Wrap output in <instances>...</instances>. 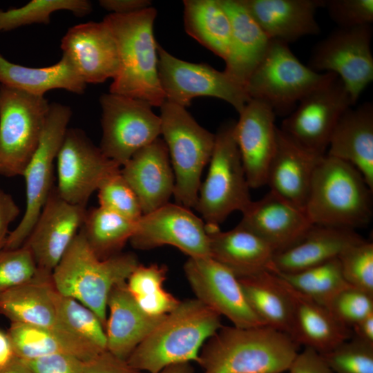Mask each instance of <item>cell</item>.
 <instances>
[{"mask_svg": "<svg viewBox=\"0 0 373 373\" xmlns=\"http://www.w3.org/2000/svg\"><path fill=\"white\" fill-rule=\"evenodd\" d=\"M156 15V10L149 7L127 15L111 13L103 21L115 38L119 59L109 93L160 107L166 98L157 70V44L153 34Z\"/></svg>", "mask_w": 373, "mask_h": 373, "instance_id": "obj_2", "label": "cell"}, {"mask_svg": "<svg viewBox=\"0 0 373 373\" xmlns=\"http://www.w3.org/2000/svg\"><path fill=\"white\" fill-rule=\"evenodd\" d=\"M50 103L0 84V175H22L41 138Z\"/></svg>", "mask_w": 373, "mask_h": 373, "instance_id": "obj_9", "label": "cell"}, {"mask_svg": "<svg viewBox=\"0 0 373 373\" xmlns=\"http://www.w3.org/2000/svg\"><path fill=\"white\" fill-rule=\"evenodd\" d=\"M299 345L269 326H224L201 348L198 364L203 373H283Z\"/></svg>", "mask_w": 373, "mask_h": 373, "instance_id": "obj_1", "label": "cell"}, {"mask_svg": "<svg viewBox=\"0 0 373 373\" xmlns=\"http://www.w3.org/2000/svg\"><path fill=\"white\" fill-rule=\"evenodd\" d=\"M325 6L339 28L371 25L373 21V0H329Z\"/></svg>", "mask_w": 373, "mask_h": 373, "instance_id": "obj_46", "label": "cell"}, {"mask_svg": "<svg viewBox=\"0 0 373 373\" xmlns=\"http://www.w3.org/2000/svg\"><path fill=\"white\" fill-rule=\"evenodd\" d=\"M140 264L131 253H119L99 259L87 243L81 231L52 272L57 291L80 302L99 317L104 327L107 302L111 290L126 282Z\"/></svg>", "mask_w": 373, "mask_h": 373, "instance_id": "obj_4", "label": "cell"}, {"mask_svg": "<svg viewBox=\"0 0 373 373\" xmlns=\"http://www.w3.org/2000/svg\"><path fill=\"white\" fill-rule=\"evenodd\" d=\"M191 363H180L169 365L157 373H193Z\"/></svg>", "mask_w": 373, "mask_h": 373, "instance_id": "obj_55", "label": "cell"}, {"mask_svg": "<svg viewBox=\"0 0 373 373\" xmlns=\"http://www.w3.org/2000/svg\"><path fill=\"white\" fill-rule=\"evenodd\" d=\"M323 156L303 148L277 127L266 185L288 202L305 210L313 175Z\"/></svg>", "mask_w": 373, "mask_h": 373, "instance_id": "obj_23", "label": "cell"}, {"mask_svg": "<svg viewBox=\"0 0 373 373\" xmlns=\"http://www.w3.org/2000/svg\"><path fill=\"white\" fill-rule=\"evenodd\" d=\"M231 25L229 52L224 71L242 86L262 59L271 39L240 0H219Z\"/></svg>", "mask_w": 373, "mask_h": 373, "instance_id": "obj_28", "label": "cell"}, {"mask_svg": "<svg viewBox=\"0 0 373 373\" xmlns=\"http://www.w3.org/2000/svg\"><path fill=\"white\" fill-rule=\"evenodd\" d=\"M338 258L346 282L373 295V243L365 240L353 245Z\"/></svg>", "mask_w": 373, "mask_h": 373, "instance_id": "obj_41", "label": "cell"}, {"mask_svg": "<svg viewBox=\"0 0 373 373\" xmlns=\"http://www.w3.org/2000/svg\"><path fill=\"white\" fill-rule=\"evenodd\" d=\"M326 155L354 166L373 191V105L348 108L331 135Z\"/></svg>", "mask_w": 373, "mask_h": 373, "instance_id": "obj_27", "label": "cell"}, {"mask_svg": "<svg viewBox=\"0 0 373 373\" xmlns=\"http://www.w3.org/2000/svg\"><path fill=\"white\" fill-rule=\"evenodd\" d=\"M364 240L354 229L313 224L299 242L274 254L270 272L303 271L337 258L346 249Z\"/></svg>", "mask_w": 373, "mask_h": 373, "instance_id": "obj_26", "label": "cell"}, {"mask_svg": "<svg viewBox=\"0 0 373 373\" xmlns=\"http://www.w3.org/2000/svg\"><path fill=\"white\" fill-rule=\"evenodd\" d=\"M7 334L15 355L25 361L66 354L87 361L104 352L57 324L48 327L11 323Z\"/></svg>", "mask_w": 373, "mask_h": 373, "instance_id": "obj_32", "label": "cell"}, {"mask_svg": "<svg viewBox=\"0 0 373 373\" xmlns=\"http://www.w3.org/2000/svg\"><path fill=\"white\" fill-rule=\"evenodd\" d=\"M352 336L373 345V313L352 327Z\"/></svg>", "mask_w": 373, "mask_h": 373, "instance_id": "obj_52", "label": "cell"}, {"mask_svg": "<svg viewBox=\"0 0 373 373\" xmlns=\"http://www.w3.org/2000/svg\"><path fill=\"white\" fill-rule=\"evenodd\" d=\"M57 324L101 351L106 350L105 327L90 309L57 291Z\"/></svg>", "mask_w": 373, "mask_h": 373, "instance_id": "obj_39", "label": "cell"}, {"mask_svg": "<svg viewBox=\"0 0 373 373\" xmlns=\"http://www.w3.org/2000/svg\"><path fill=\"white\" fill-rule=\"evenodd\" d=\"M99 102L102 134L99 147L120 167L161 135L160 117L147 102L111 93L103 94Z\"/></svg>", "mask_w": 373, "mask_h": 373, "instance_id": "obj_11", "label": "cell"}, {"mask_svg": "<svg viewBox=\"0 0 373 373\" xmlns=\"http://www.w3.org/2000/svg\"><path fill=\"white\" fill-rule=\"evenodd\" d=\"M19 213L20 209L12 196L0 189V251L4 248L9 226Z\"/></svg>", "mask_w": 373, "mask_h": 373, "instance_id": "obj_50", "label": "cell"}, {"mask_svg": "<svg viewBox=\"0 0 373 373\" xmlns=\"http://www.w3.org/2000/svg\"><path fill=\"white\" fill-rule=\"evenodd\" d=\"M184 271L195 298L233 326L265 325L248 304L238 278L211 257L189 258Z\"/></svg>", "mask_w": 373, "mask_h": 373, "instance_id": "obj_17", "label": "cell"}, {"mask_svg": "<svg viewBox=\"0 0 373 373\" xmlns=\"http://www.w3.org/2000/svg\"><path fill=\"white\" fill-rule=\"evenodd\" d=\"M222 326L221 316L198 299L180 301L135 348L127 362L147 373H157L175 363H198L202 347Z\"/></svg>", "mask_w": 373, "mask_h": 373, "instance_id": "obj_3", "label": "cell"}, {"mask_svg": "<svg viewBox=\"0 0 373 373\" xmlns=\"http://www.w3.org/2000/svg\"><path fill=\"white\" fill-rule=\"evenodd\" d=\"M121 174L135 193L143 215L169 203L173 195L174 173L160 137L137 151L121 167Z\"/></svg>", "mask_w": 373, "mask_h": 373, "instance_id": "obj_22", "label": "cell"}, {"mask_svg": "<svg viewBox=\"0 0 373 373\" xmlns=\"http://www.w3.org/2000/svg\"><path fill=\"white\" fill-rule=\"evenodd\" d=\"M235 122H225L215 134L208 173L200 184L194 208L201 215L207 231L220 229L231 213L242 212L252 201L234 137Z\"/></svg>", "mask_w": 373, "mask_h": 373, "instance_id": "obj_6", "label": "cell"}, {"mask_svg": "<svg viewBox=\"0 0 373 373\" xmlns=\"http://www.w3.org/2000/svg\"><path fill=\"white\" fill-rule=\"evenodd\" d=\"M238 279L246 300L256 315L265 325L291 337L293 307L282 279L268 271Z\"/></svg>", "mask_w": 373, "mask_h": 373, "instance_id": "obj_34", "label": "cell"}, {"mask_svg": "<svg viewBox=\"0 0 373 373\" xmlns=\"http://www.w3.org/2000/svg\"><path fill=\"white\" fill-rule=\"evenodd\" d=\"M353 105L337 77L303 97L280 129L303 148L325 155L338 119Z\"/></svg>", "mask_w": 373, "mask_h": 373, "instance_id": "obj_15", "label": "cell"}, {"mask_svg": "<svg viewBox=\"0 0 373 373\" xmlns=\"http://www.w3.org/2000/svg\"><path fill=\"white\" fill-rule=\"evenodd\" d=\"M51 274L38 269L30 280L0 293V315L11 323L55 326L57 290Z\"/></svg>", "mask_w": 373, "mask_h": 373, "instance_id": "obj_31", "label": "cell"}, {"mask_svg": "<svg viewBox=\"0 0 373 373\" xmlns=\"http://www.w3.org/2000/svg\"><path fill=\"white\" fill-rule=\"evenodd\" d=\"M372 191L354 166L325 154L315 169L305 211L312 224L354 230L372 219Z\"/></svg>", "mask_w": 373, "mask_h": 373, "instance_id": "obj_5", "label": "cell"}, {"mask_svg": "<svg viewBox=\"0 0 373 373\" xmlns=\"http://www.w3.org/2000/svg\"><path fill=\"white\" fill-rule=\"evenodd\" d=\"M287 371L289 373H334L322 354L308 347L298 352Z\"/></svg>", "mask_w": 373, "mask_h": 373, "instance_id": "obj_49", "label": "cell"}, {"mask_svg": "<svg viewBox=\"0 0 373 373\" xmlns=\"http://www.w3.org/2000/svg\"><path fill=\"white\" fill-rule=\"evenodd\" d=\"M15 353L7 332L0 329V367L8 363Z\"/></svg>", "mask_w": 373, "mask_h": 373, "instance_id": "obj_54", "label": "cell"}, {"mask_svg": "<svg viewBox=\"0 0 373 373\" xmlns=\"http://www.w3.org/2000/svg\"><path fill=\"white\" fill-rule=\"evenodd\" d=\"M337 77L332 73L314 71L299 61L289 44L271 40L245 89L250 99L266 104L276 115H285L306 95Z\"/></svg>", "mask_w": 373, "mask_h": 373, "instance_id": "obj_8", "label": "cell"}, {"mask_svg": "<svg viewBox=\"0 0 373 373\" xmlns=\"http://www.w3.org/2000/svg\"><path fill=\"white\" fill-rule=\"evenodd\" d=\"M299 292L328 308L334 297L350 287L345 280L338 258L293 274L273 273Z\"/></svg>", "mask_w": 373, "mask_h": 373, "instance_id": "obj_38", "label": "cell"}, {"mask_svg": "<svg viewBox=\"0 0 373 373\" xmlns=\"http://www.w3.org/2000/svg\"><path fill=\"white\" fill-rule=\"evenodd\" d=\"M271 40L289 44L320 32L315 17L323 0H240Z\"/></svg>", "mask_w": 373, "mask_h": 373, "instance_id": "obj_24", "label": "cell"}, {"mask_svg": "<svg viewBox=\"0 0 373 373\" xmlns=\"http://www.w3.org/2000/svg\"><path fill=\"white\" fill-rule=\"evenodd\" d=\"M242 213L237 226L262 239L275 254L296 244L313 225L305 210L271 191L251 201Z\"/></svg>", "mask_w": 373, "mask_h": 373, "instance_id": "obj_21", "label": "cell"}, {"mask_svg": "<svg viewBox=\"0 0 373 373\" xmlns=\"http://www.w3.org/2000/svg\"><path fill=\"white\" fill-rule=\"evenodd\" d=\"M372 36L371 25L338 28L314 46L307 66L336 75L354 104L373 80Z\"/></svg>", "mask_w": 373, "mask_h": 373, "instance_id": "obj_13", "label": "cell"}, {"mask_svg": "<svg viewBox=\"0 0 373 373\" xmlns=\"http://www.w3.org/2000/svg\"><path fill=\"white\" fill-rule=\"evenodd\" d=\"M61 48L86 84L104 82L118 73L116 41L103 21L72 26L63 37Z\"/></svg>", "mask_w": 373, "mask_h": 373, "instance_id": "obj_19", "label": "cell"}, {"mask_svg": "<svg viewBox=\"0 0 373 373\" xmlns=\"http://www.w3.org/2000/svg\"><path fill=\"white\" fill-rule=\"evenodd\" d=\"M72 111L69 106L50 104L39 144L23 173L26 209L21 221L9 233L3 249L23 246L37 221L53 185L55 160L68 129Z\"/></svg>", "mask_w": 373, "mask_h": 373, "instance_id": "obj_10", "label": "cell"}, {"mask_svg": "<svg viewBox=\"0 0 373 373\" xmlns=\"http://www.w3.org/2000/svg\"><path fill=\"white\" fill-rule=\"evenodd\" d=\"M56 164L58 194L66 202L83 207L107 179L121 171L118 164L77 128L66 130Z\"/></svg>", "mask_w": 373, "mask_h": 373, "instance_id": "obj_14", "label": "cell"}, {"mask_svg": "<svg viewBox=\"0 0 373 373\" xmlns=\"http://www.w3.org/2000/svg\"><path fill=\"white\" fill-rule=\"evenodd\" d=\"M136 223L99 206L86 210L80 231L95 254L104 260L121 253Z\"/></svg>", "mask_w": 373, "mask_h": 373, "instance_id": "obj_36", "label": "cell"}, {"mask_svg": "<svg viewBox=\"0 0 373 373\" xmlns=\"http://www.w3.org/2000/svg\"><path fill=\"white\" fill-rule=\"evenodd\" d=\"M0 84L35 96H44L53 89L82 94L86 87L71 62L64 55L53 65L33 68L12 63L0 54Z\"/></svg>", "mask_w": 373, "mask_h": 373, "instance_id": "obj_33", "label": "cell"}, {"mask_svg": "<svg viewBox=\"0 0 373 373\" xmlns=\"http://www.w3.org/2000/svg\"><path fill=\"white\" fill-rule=\"evenodd\" d=\"M37 267L29 249L22 246L0 251V293L32 278Z\"/></svg>", "mask_w": 373, "mask_h": 373, "instance_id": "obj_44", "label": "cell"}, {"mask_svg": "<svg viewBox=\"0 0 373 373\" xmlns=\"http://www.w3.org/2000/svg\"><path fill=\"white\" fill-rule=\"evenodd\" d=\"M166 316L144 312L128 291L126 282L116 285L107 302L106 350L127 361Z\"/></svg>", "mask_w": 373, "mask_h": 373, "instance_id": "obj_25", "label": "cell"}, {"mask_svg": "<svg viewBox=\"0 0 373 373\" xmlns=\"http://www.w3.org/2000/svg\"><path fill=\"white\" fill-rule=\"evenodd\" d=\"M139 250L171 245L189 258L210 256L208 232L202 218L177 203H167L142 215L129 240Z\"/></svg>", "mask_w": 373, "mask_h": 373, "instance_id": "obj_16", "label": "cell"}, {"mask_svg": "<svg viewBox=\"0 0 373 373\" xmlns=\"http://www.w3.org/2000/svg\"><path fill=\"white\" fill-rule=\"evenodd\" d=\"M207 232L210 257L238 278L271 271L275 253L256 234L238 226L227 231L217 229Z\"/></svg>", "mask_w": 373, "mask_h": 373, "instance_id": "obj_30", "label": "cell"}, {"mask_svg": "<svg viewBox=\"0 0 373 373\" xmlns=\"http://www.w3.org/2000/svg\"><path fill=\"white\" fill-rule=\"evenodd\" d=\"M321 354L334 373H373V345L353 336Z\"/></svg>", "mask_w": 373, "mask_h": 373, "instance_id": "obj_43", "label": "cell"}, {"mask_svg": "<svg viewBox=\"0 0 373 373\" xmlns=\"http://www.w3.org/2000/svg\"><path fill=\"white\" fill-rule=\"evenodd\" d=\"M83 373H146L131 366L107 350L84 361Z\"/></svg>", "mask_w": 373, "mask_h": 373, "instance_id": "obj_48", "label": "cell"}, {"mask_svg": "<svg viewBox=\"0 0 373 373\" xmlns=\"http://www.w3.org/2000/svg\"><path fill=\"white\" fill-rule=\"evenodd\" d=\"M161 135L175 176V203L195 208L201 176L209 163L215 134L201 126L185 107L165 100L160 106Z\"/></svg>", "mask_w": 373, "mask_h": 373, "instance_id": "obj_7", "label": "cell"}, {"mask_svg": "<svg viewBox=\"0 0 373 373\" xmlns=\"http://www.w3.org/2000/svg\"><path fill=\"white\" fill-rule=\"evenodd\" d=\"M59 10L82 17L91 12L92 5L87 0H32L19 8L0 9V32L33 23L48 24L51 14Z\"/></svg>", "mask_w": 373, "mask_h": 373, "instance_id": "obj_40", "label": "cell"}, {"mask_svg": "<svg viewBox=\"0 0 373 373\" xmlns=\"http://www.w3.org/2000/svg\"><path fill=\"white\" fill-rule=\"evenodd\" d=\"M167 267L140 263L126 280V287L139 307L151 316H165L175 309L180 300L164 289Z\"/></svg>", "mask_w": 373, "mask_h": 373, "instance_id": "obj_37", "label": "cell"}, {"mask_svg": "<svg viewBox=\"0 0 373 373\" xmlns=\"http://www.w3.org/2000/svg\"><path fill=\"white\" fill-rule=\"evenodd\" d=\"M26 361L32 373H83L84 363L66 354H52Z\"/></svg>", "mask_w": 373, "mask_h": 373, "instance_id": "obj_47", "label": "cell"}, {"mask_svg": "<svg viewBox=\"0 0 373 373\" xmlns=\"http://www.w3.org/2000/svg\"><path fill=\"white\" fill-rule=\"evenodd\" d=\"M281 279L293 307L291 338L299 346L304 345L320 354H325L352 337V329L341 323L327 307L317 303Z\"/></svg>", "mask_w": 373, "mask_h": 373, "instance_id": "obj_29", "label": "cell"}, {"mask_svg": "<svg viewBox=\"0 0 373 373\" xmlns=\"http://www.w3.org/2000/svg\"><path fill=\"white\" fill-rule=\"evenodd\" d=\"M157 70L166 100L186 107L198 97H212L231 104L239 113L251 99L245 87L224 70L206 64L180 59L157 44Z\"/></svg>", "mask_w": 373, "mask_h": 373, "instance_id": "obj_12", "label": "cell"}, {"mask_svg": "<svg viewBox=\"0 0 373 373\" xmlns=\"http://www.w3.org/2000/svg\"><path fill=\"white\" fill-rule=\"evenodd\" d=\"M186 33L224 60L231 40L229 17L219 0L184 1Z\"/></svg>", "mask_w": 373, "mask_h": 373, "instance_id": "obj_35", "label": "cell"}, {"mask_svg": "<svg viewBox=\"0 0 373 373\" xmlns=\"http://www.w3.org/2000/svg\"><path fill=\"white\" fill-rule=\"evenodd\" d=\"M0 373H32L27 362L14 356L8 363L0 367Z\"/></svg>", "mask_w": 373, "mask_h": 373, "instance_id": "obj_53", "label": "cell"}, {"mask_svg": "<svg viewBox=\"0 0 373 373\" xmlns=\"http://www.w3.org/2000/svg\"><path fill=\"white\" fill-rule=\"evenodd\" d=\"M276 114L266 104L251 99L239 113L233 133L250 188L266 185L276 148Z\"/></svg>", "mask_w": 373, "mask_h": 373, "instance_id": "obj_20", "label": "cell"}, {"mask_svg": "<svg viewBox=\"0 0 373 373\" xmlns=\"http://www.w3.org/2000/svg\"><path fill=\"white\" fill-rule=\"evenodd\" d=\"M99 3L111 14L127 15L151 7L148 0H100Z\"/></svg>", "mask_w": 373, "mask_h": 373, "instance_id": "obj_51", "label": "cell"}, {"mask_svg": "<svg viewBox=\"0 0 373 373\" xmlns=\"http://www.w3.org/2000/svg\"><path fill=\"white\" fill-rule=\"evenodd\" d=\"M86 207L70 204L53 186L23 246L37 269L52 273L81 229Z\"/></svg>", "mask_w": 373, "mask_h": 373, "instance_id": "obj_18", "label": "cell"}, {"mask_svg": "<svg viewBox=\"0 0 373 373\" xmlns=\"http://www.w3.org/2000/svg\"><path fill=\"white\" fill-rule=\"evenodd\" d=\"M328 309L341 323L352 328L373 313V295L350 286L334 297Z\"/></svg>", "mask_w": 373, "mask_h": 373, "instance_id": "obj_45", "label": "cell"}, {"mask_svg": "<svg viewBox=\"0 0 373 373\" xmlns=\"http://www.w3.org/2000/svg\"><path fill=\"white\" fill-rule=\"evenodd\" d=\"M97 191L99 207L133 221L142 216L139 200L121 171L107 179Z\"/></svg>", "mask_w": 373, "mask_h": 373, "instance_id": "obj_42", "label": "cell"}]
</instances>
